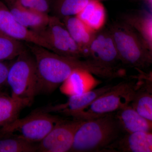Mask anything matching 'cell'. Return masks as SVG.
Wrapping results in <instances>:
<instances>
[{"label":"cell","instance_id":"cell-26","mask_svg":"<svg viewBox=\"0 0 152 152\" xmlns=\"http://www.w3.org/2000/svg\"><path fill=\"white\" fill-rule=\"evenodd\" d=\"M151 34L152 35V28H151Z\"/></svg>","mask_w":152,"mask_h":152},{"label":"cell","instance_id":"cell-1","mask_svg":"<svg viewBox=\"0 0 152 152\" xmlns=\"http://www.w3.org/2000/svg\"><path fill=\"white\" fill-rule=\"evenodd\" d=\"M25 43L35 59L38 94L53 92L77 70H83L102 77L106 75L105 68L96 62L64 56L36 44Z\"/></svg>","mask_w":152,"mask_h":152},{"label":"cell","instance_id":"cell-27","mask_svg":"<svg viewBox=\"0 0 152 152\" xmlns=\"http://www.w3.org/2000/svg\"><path fill=\"white\" fill-rule=\"evenodd\" d=\"M151 2L152 7V1H151Z\"/></svg>","mask_w":152,"mask_h":152},{"label":"cell","instance_id":"cell-3","mask_svg":"<svg viewBox=\"0 0 152 152\" xmlns=\"http://www.w3.org/2000/svg\"><path fill=\"white\" fill-rule=\"evenodd\" d=\"M7 84L10 88L11 96L16 99L29 101L32 103L34 98L38 94L37 64L27 46L10 64Z\"/></svg>","mask_w":152,"mask_h":152},{"label":"cell","instance_id":"cell-25","mask_svg":"<svg viewBox=\"0 0 152 152\" xmlns=\"http://www.w3.org/2000/svg\"><path fill=\"white\" fill-rule=\"evenodd\" d=\"M139 80H142L147 81L152 83V73L150 74L149 75H143L142 74L140 76L137 78Z\"/></svg>","mask_w":152,"mask_h":152},{"label":"cell","instance_id":"cell-12","mask_svg":"<svg viewBox=\"0 0 152 152\" xmlns=\"http://www.w3.org/2000/svg\"><path fill=\"white\" fill-rule=\"evenodd\" d=\"M152 152V132L124 134L108 152Z\"/></svg>","mask_w":152,"mask_h":152},{"label":"cell","instance_id":"cell-2","mask_svg":"<svg viewBox=\"0 0 152 152\" xmlns=\"http://www.w3.org/2000/svg\"><path fill=\"white\" fill-rule=\"evenodd\" d=\"M123 132L115 113L82 121L70 152H108Z\"/></svg>","mask_w":152,"mask_h":152},{"label":"cell","instance_id":"cell-8","mask_svg":"<svg viewBox=\"0 0 152 152\" xmlns=\"http://www.w3.org/2000/svg\"><path fill=\"white\" fill-rule=\"evenodd\" d=\"M0 31L16 39L36 44L51 51L45 40L39 34L18 23L6 4L0 1Z\"/></svg>","mask_w":152,"mask_h":152},{"label":"cell","instance_id":"cell-21","mask_svg":"<svg viewBox=\"0 0 152 152\" xmlns=\"http://www.w3.org/2000/svg\"><path fill=\"white\" fill-rule=\"evenodd\" d=\"M38 152V145L11 134L0 135V152Z\"/></svg>","mask_w":152,"mask_h":152},{"label":"cell","instance_id":"cell-13","mask_svg":"<svg viewBox=\"0 0 152 152\" xmlns=\"http://www.w3.org/2000/svg\"><path fill=\"white\" fill-rule=\"evenodd\" d=\"M115 114L125 134L152 132V122L142 116L131 104L118 111Z\"/></svg>","mask_w":152,"mask_h":152},{"label":"cell","instance_id":"cell-17","mask_svg":"<svg viewBox=\"0 0 152 152\" xmlns=\"http://www.w3.org/2000/svg\"><path fill=\"white\" fill-rule=\"evenodd\" d=\"M91 0H53L50 4L51 16L60 20L69 17L76 16Z\"/></svg>","mask_w":152,"mask_h":152},{"label":"cell","instance_id":"cell-6","mask_svg":"<svg viewBox=\"0 0 152 152\" xmlns=\"http://www.w3.org/2000/svg\"><path fill=\"white\" fill-rule=\"evenodd\" d=\"M37 33L49 44L52 51L58 54L76 58L85 56L63 22L56 17L50 15L48 24Z\"/></svg>","mask_w":152,"mask_h":152},{"label":"cell","instance_id":"cell-19","mask_svg":"<svg viewBox=\"0 0 152 152\" xmlns=\"http://www.w3.org/2000/svg\"><path fill=\"white\" fill-rule=\"evenodd\" d=\"M62 20L70 35L83 51L91 41L89 29L77 16L67 17Z\"/></svg>","mask_w":152,"mask_h":152},{"label":"cell","instance_id":"cell-16","mask_svg":"<svg viewBox=\"0 0 152 152\" xmlns=\"http://www.w3.org/2000/svg\"><path fill=\"white\" fill-rule=\"evenodd\" d=\"M140 81L131 105L142 116L152 122V83Z\"/></svg>","mask_w":152,"mask_h":152},{"label":"cell","instance_id":"cell-20","mask_svg":"<svg viewBox=\"0 0 152 152\" xmlns=\"http://www.w3.org/2000/svg\"><path fill=\"white\" fill-rule=\"evenodd\" d=\"M89 73L83 70L74 71L61 85L60 90L61 92L70 96L82 94L88 91L87 88Z\"/></svg>","mask_w":152,"mask_h":152},{"label":"cell","instance_id":"cell-9","mask_svg":"<svg viewBox=\"0 0 152 152\" xmlns=\"http://www.w3.org/2000/svg\"><path fill=\"white\" fill-rule=\"evenodd\" d=\"M113 85H108L88 90L82 94L69 96L68 101L64 104L45 107L40 109L42 111L50 113L58 112L71 116L86 108L99 97L110 89Z\"/></svg>","mask_w":152,"mask_h":152},{"label":"cell","instance_id":"cell-22","mask_svg":"<svg viewBox=\"0 0 152 152\" xmlns=\"http://www.w3.org/2000/svg\"><path fill=\"white\" fill-rule=\"evenodd\" d=\"M26 48V43L0 31V61L15 59Z\"/></svg>","mask_w":152,"mask_h":152},{"label":"cell","instance_id":"cell-7","mask_svg":"<svg viewBox=\"0 0 152 152\" xmlns=\"http://www.w3.org/2000/svg\"><path fill=\"white\" fill-rule=\"evenodd\" d=\"M81 122L62 120L38 144V152H70L76 130Z\"/></svg>","mask_w":152,"mask_h":152},{"label":"cell","instance_id":"cell-4","mask_svg":"<svg viewBox=\"0 0 152 152\" xmlns=\"http://www.w3.org/2000/svg\"><path fill=\"white\" fill-rule=\"evenodd\" d=\"M137 83L125 81L113 86L86 108L71 117L75 120L86 121L116 113L131 104L138 86Z\"/></svg>","mask_w":152,"mask_h":152},{"label":"cell","instance_id":"cell-14","mask_svg":"<svg viewBox=\"0 0 152 152\" xmlns=\"http://www.w3.org/2000/svg\"><path fill=\"white\" fill-rule=\"evenodd\" d=\"M90 43V51L96 58V62L103 66L112 68V65L119 57L113 39L101 34Z\"/></svg>","mask_w":152,"mask_h":152},{"label":"cell","instance_id":"cell-11","mask_svg":"<svg viewBox=\"0 0 152 152\" xmlns=\"http://www.w3.org/2000/svg\"><path fill=\"white\" fill-rule=\"evenodd\" d=\"M17 21L37 33L48 24L50 15L30 10L21 6L17 0H4Z\"/></svg>","mask_w":152,"mask_h":152},{"label":"cell","instance_id":"cell-24","mask_svg":"<svg viewBox=\"0 0 152 152\" xmlns=\"http://www.w3.org/2000/svg\"><path fill=\"white\" fill-rule=\"evenodd\" d=\"M10 64L0 61V92L3 88L7 86V78Z\"/></svg>","mask_w":152,"mask_h":152},{"label":"cell","instance_id":"cell-15","mask_svg":"<svg viewBox=\"0 0 152 152\" xmlns=\"http://www.w3.org/2000/svg\"><path fill=\"white\" fill-rule=\"evenodd\" d=\"M31 104L29 101L16 99L0 92V127L7 126L18 118L22 110Z\"/></svg>","mask_w":152,"mask_h":152},{"label":"cell","instance_id":"cell-23","mask_svg":"<svg viewBox=\"0 0 152 152\" xmlns=\"http://www.w3.org/2000/svg\"><path fill=\"white\" fill-rule=\"evenodd\" d=\"M25 8L41 13L48 15L50 4L48 0H17Z\"/></svg>","mask_w":152,"mask_h":152},{"label":"cell","instance_id":"cell-5","mask_svg":"<svg viewBox=\"0 0 152 152\" xmlns=\"http://www.w3.org/2000/svg\"><path fill=\"white\" fill-rule=\"evenodd\" d=\"M62 119L38 110L0 129V135L17 136L31 142H40Z\"/></svg>","mask_w":152,"mask_h":152},{"label":"cell","instance_id":"cell-18","mask_svg":"<svg viewBox=\"0 0 152 152\" xmlns=\"http://www.w3.org/2000/svg\"><path fill=\"white\" fill-rule=\"evenodd\" d=\"M77 16L89 29H98L104 20V9L99 0H91Z\"/></svg>","mask_w":152,"mask_h":152},{"label":"cell","instance_id":"cell-10","mask_svg":"<svg viewBox=\"0 0 152 152\" xmlns=\"http://www.w3.org/2000/svg\"><path fill=\"white\" fill-rule=\"evenodd\" d=\"M119 57L126 64L134 66H142L146 58L132 35L122 31H115L113 37Z\"/></svg>","mask_w":152,"mask_h":152}]
</instances>
